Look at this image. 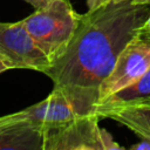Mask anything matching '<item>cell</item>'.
I'll list each match as a JSON object with an SVG mask.
<instances>
[{
	"mask_svg": "<svg viewBox=\"0 0 150 150\" xmlns=\"http://www.w3.org/2000/svg\"><path fill=\"white\" fill-rule=\"evenodd\" d=\"M150 98V68L135 82L127 86L125 88L116 91L115 94L110 95L102 102H100L94 114L98 117L100 115L109 109L125 107V105H134L139 104Z\"/></svg>",
	"mask_w": 150,
	"mask_h": 150,
	"instance_id": "ba28073f",
	"label": "cell"
},
{
	"mask_svg": "<svg viewBox=\"0 0 150 150\" xmlns=\"http://www.w3.org/2000/svg\"><path fill=\"white\" fill-rule=\"evenodd\" d=\"M96 114L76 116L69 123L48 130L43 150H123L98 124Z\"/></svg>",
	"mask_w": 150,
	"mask_h": 150,
	"instance_id": "3957f363",
	"label": "cell"
},
{
	"mask_svg": "<svg viewBox=\"0 0 150 150\" xmlns=\"http://www.w3.org/2000/svg\"><path fill=\"white\" fill-rule=\"evenodd\" d=\"M149 15V5H134L131 0L109 2L82 14L69 43L43 71L77 116L94 114L103 81L122 49L142 32Z\"/></svg>",
	"mask_w": 150,
	"mask_h": 150,
	"instance_id": "6da1fadb",
	"label": "cell"
},
{
	"mask_svg": "<svg viewBox=\"0 0 150 150\" xmlns=\"http://www.w3.org/2000/svg\"><path fill=\"white\" fill-rule=\"evenodd\" d=\"M109 2H110V0H105V5H107V4H109Z\"/></svg>",
	"mask_w": 150,
	"mask_h": 150,
	"instance_id": "ac0fdd59",
	"label": "cell"
},
{
	"mask_svg": "<svg viewBox=\"0 0 150 150\" xmlns=\"http://www.w3.org/2000/svg\"><path fill=\"white\" fill-rule=\"evenodd\" d=\"M134 105H150V98L144 101V102H142V103H139V104H134Z\"/></svg>",
	"mask_w": 150,
	"mask_h": 150,
	"instance_id": "2e32d148",
	"label": "cell"
},
{
	"mask_svg": "<svg viewBox=\"0 0 150 150\" xmlns=\"http://www.w3.org/2000/svg\"><path fill=\"white\" fill-rule=\"evenodd\" d=\"M150 68V38L139 32L120 53L115 66L100 89L98 102L135 82Z\"/></svg>",
	"mask_w": 150,
	"mask_h": 150,
	"instance_id": "5b68a950",
	"label": "cell"
},
{
	"mask_svg": "<svg viewBox=\"0 0 150 150\" xmlns=\"http://www.w3.org/2000/svg\"><path fill=\"white\" fill-rule=\"evenodd\" d=\"M87 5H88V11H95L102 6L105 5V0H88L87 1Z\"/></svg>",
	"mask_w": 150,
	"mask_h": 150,
	"instance_id": "8fae6325",
	"label": "cell"
},
{
	"mask_svg": "<svg viewBox=\"0 0 150 150\" xmlns=\"http://www.w3.org/2000/svg\"><path fill=\"white\" fill-rule=\"evenodd\" d=\"M0 60L8 69H33L42 73L50 64L22 20L0 22Z\"/></svg>",
	"mask_w": 150,
	"mask_h": 150,
	"instance_id": "277c9868",
	"label": "cell"
},
{
	"mask_svg": "<svg viewBox=\"0 0 150 150\" xmlns=\"http://www.w3.org/2000/svg\"><path fill=\"white\" fill-rule=\"evenodd\" d=\"M46 131L13 112L0 117V150H43Z\"/></svg>",
	"mask_w": 150,
	"mask_h": 150,
	"instance_id": "8992f818",
	"label": "cell"
},
{
	"mask_svg": "<svg viewBox=\"0 0 150 150\" xmlns=\"http://www.w3.org/2000/svg\"><path fill=\"white\" fill-rule=\"evenodd\" d=\"M100 117L112 118L141 138L150 139V105H125L103 111Z\"/></svg>",
	"mask_w": 150,
	"mask_h": 150,
	"instance_id": "9c48e42d",
	"label": "cell"
},
{
	"mask_svg": "<svg viewBox=\"0 0 150 150\" xmlns=\"http://www.w3.org/2000/svg\"><path fill=\"white\" fill-rule=\"evenodd\" d=\"M142 33H143L144 35H146L148 38H150V15H149V18L146 19V21H145L144 25H143Z\"/></svg>",
	"mask_w": 150,
	"mask_h": 150,
	"instance_id": "4fadbf2b",
	"label": "cell"
},
{
	"mask_svg": "<svg viewBox=\"0 0 150 150\" xmlns=\"http://www.w3.org/2000/svg\"><path fill=\"white\" fill-rule=\"evenodd\" d=\"M8 68L6 67V64L0 60V73H2V71H5V70H7Z\"/></svg>",
	"mask_w": 150,
	"mask_h": 150,
	"instance_id": "9a60e30c",
	"label": "cell"
},
{
	"mask_svg": "<svg viewBox=\"0 0 150 150\" xmlns=\"http://www.w3.org/2000/svg\"><path fill=\"white\" fill-rule=\"evenodd\" d=\"M130 150H150V139L142 138L141 142L131 145Z\"/></svg>",
	"mask_w": 150,
	"mask_h": 150,
	"instance_id": "30bf717a",
	"label": "cell"
},
{
	"mask_svg": "<svg viewBox=\"0 0 150 150\" xmlns=\"http://www.w3.org/2000/svg\"><path fill=\"white\" fill-rule=\"evenodd\" d=\"M123 1H125V0H110V2H112V4H120Z\"/></svg>",
	"mask_w": 150,
	"mask_h": 150,
	"instance_id": "e0dca14e",
	"label": "cell"
},
{
	"mask_svg": "<svg viewBox=\"0 0 150 150\" xmlns=\"http://www.w3.org/2000/svg\"><path fill=\"white\" fill-rule=\"evenodd\" d=\"M18 114L41 127L46 132L69 123L77 116L70 102L57 89H53L45 100L18 111Z\"/></svg>",
	"mask_w": 150,
	"mask_h": 150,
	"instance_id": "52a82bcc",
	"label": "cell"
},
{
	"mask_svg": "<svg viewBox=\"0 0 150 150\" xmlns=\"http://www.w3.org/2000/svg\"><path fill=\"white\" fill-rule=\"evenodd\" d=\"M131 4H134V5H149L150 6V0H131Z\"/></svg>",
	"mask_w": 150,
	"mask_h": 150,
	"instance_id": "5bb4252c",
	"label": "cell"
},
{
	"mask_svg": "<svg viewBox=\"0 0 150 150\" xmlns=\"http://www.w3.org/2000/svg\"><path fill=\"white\" fill-rule=\"evenodd\" d=\"M25 1H27L28 4H30L35 9H39V8L45 7L46 5H48L53 0H25Z\"/></svg>",
	"mask_w": 150,
	"mask_h": 150,
	"instance_id": "7c38bea8",
	"label": "cell"
},
{
	"mask_svg": "<svg viewBox=\"0 0 150 150\" xmlns=\"http://www.w3.org/2000/svg\"><path fill=\"white\" fill-rule=\"evenodd\" d=\"M82 14L73 8L69 0H53L22 22L42 52L52 61L69 43L74 36Z\"/></svg>",
	"mask_w": 150,
	"mask_h": 150,
	"instance_id": "7a4b0ae2",
	"label": "cell"
}]
</instances>
